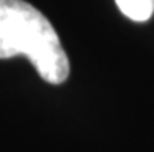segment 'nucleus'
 I'll use <instances>...</instances> for the list:
<instances>
[{
	"instance_id": "obj_1",
	"label": "nucleus",
	"mask_w": 154,
	"mask_h": 152,
	"mask_svg": "<svg viewBox=\"0 0 154 152\" xmlns=\"http://www.w3.org/2000/svg\"><path fill=\"white\" fill-rule=\"evenodd\" d=\"M19 55L50 84L69 78L70 62L50 20L23 0H0V59Z\"/></svg>"
},
{
	"instance_id": "obj_2",
	"label": "nucleus",
	"mask_w": 154,
	"mask_h": 152,
	"mask_svg": "<svg viewBox=\"0 0 154 152\" xmlns=\"http://www.w3.org/2000/svg\"><path fill=\"white\" fill-rule=\"evenodd\" d=\"M123 16L134 22H146L154 14V0H115Z\"/></svg>"
}]
</instances>
